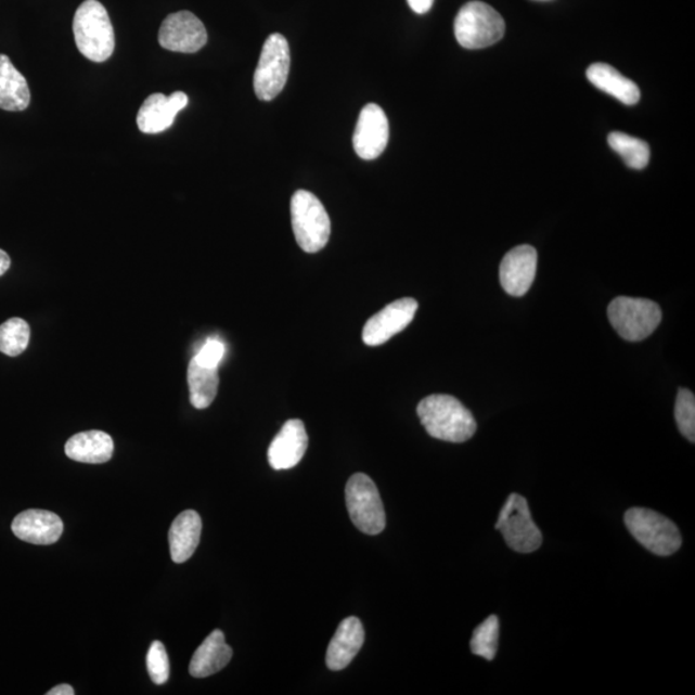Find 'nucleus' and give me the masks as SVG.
I'll return each mask as SVG.
<instances>
[{
	"instance_id": "f257e3e1",
	"label": "nucleus",
	"mask_w": 695,
	"mask_h": 695,
	"mask_svg": "<svg viewBox=\"0 0 695 695\" xmlns=\"http://www.w3.org/2000/svg\"><path fill=\"white\" fill-rule=\"evenodd\" d=\"M417 415L428 435L445 442L463 443L477 432L476 419L458 398L433 395L417 406Z\"/></svg>"
},
{
	"instance_id": "f03ea898",
	"label": "nucleus",
	"mask_w": 695,
	"mask_h": 695,
	"mask_svg": "<svg viewBox=\"0 0 695 695\" xmlns=\"http://www.w3.org/2000/svg\"><path fill=\"white\" fill-rule=\"evenodd\" d=\"M74 37L79 52L93 62H105L115 50V33L108 13L98 0H86L74 16Z\"/></svg>"
},
{
	"instance_id": "7ed1b4c3",
	"label": "nucleus",
	"mask_w": 695,
	"mask_h": 695,
	"mask_svg": "<svg viewBox=\"0 0 695 695\" xmlns=\"http://www.w3.org/2000/svg\"><path fill=\"white\" fill-rule=\"evenodd\" d=\"M291 210L294 236L301 249L309 254L322 250L332 233L325 206L311 192L299 190L292 198Z\"/></svg>"
},
{
	"instance_id": "20e7f679",
	"label": "nucleus",
	"mask_w": 695,
	"mask_h": 695,
	"mask_svg": "<svg viewBox=\"0 0 695 695\" xmlns=\"http://www.w3.org/2000/svg\"><path fill=\"white\" fill-rule=\"evenodd\" d=\"M505 21L500 13L484 2H469L461 7L455 18V37L466 50L497 44L504 37Z\"/></svg>"
},
{
	"instance_id": "39448f33",
	"label": "nucleus",
	"mask_w": 695,
	"mask_h": 695,
	"mask_svg": "<svg viewBox=\"0 0 695 695\" xmlns=\"http://www.w3.org/2000/svg\"><path fill=\"white\" fill-rule=\"evenodd\" d=\"M625 525L638 542L659 556L675 554L683 542L675 523L651 509H630L625 514Z\"/></svg>"
},
{
	"instance_id": "423d86ee",
	"label": "nucleus",
	"mask_w": 695,
	"mask_h": 695,
	"mask_svg": "<svg viewBox=\"0 0 695 695\" xmlns=\"http://www.w3.org/2000/svg\"><path fill=\"white\" fill-rule=\"evenodd\" d=\"M608 318L621 338L640 342L656 332L662 311L657 303L648 299L618 297L608 307Z\"/></svg>"
},
{
	"instance_id": "0eeeda50",
	"label": "nucleus",
	"mask_w": 695,
	"mask_h": 695,
	"mask_svg": "<svg viewBox=\"0 0 695 695\" xmlns=\"http://www.w3.org/2000/svg\"><path fill=\"white\" fill-rule=\"evenodd\" d=\"M494 528L499 529L514 552L529 554L542 545V532L532 519L528 501L519 493H512L507 498Z\"/></svg>"
},
{
	"instance_id": "6e6552de",
	"label": "nucleus",
	"mask_w": 695,
	"mask_h": 695,
	"mask_svg": "<svg viewBox=\"0 0 695 695\" xmlns=\"http://www.w3.org/2000/svg\"><path fill=\"white\" fill-rule=\"evenodd\" d=\"M346 501L350 519L361 532L374 536L384 531L387 519L381 493L366 474L357 473L350 477L346 487Z\"/></svg>"
},
{
	"instance_id": "1a4fd4ad",
	"label": "nucleus",
	"mask_w": 695,
	"mask_h": 695,
	"mask_svg": "<svg viewBox=\"0 0 695 695\" xmlns=\"http://www.w3.org/2000/svg\"><path fill=\"white\" fill-rule=\"evenodd\" d=\"M291 72V48L285 37L272 34L261 50L254 73V91L261 101H272L284 89Z\"/></svg>"
},
{
	"instance_id": "9d476101",
	"label": "nucleus",
	"mask_w": 695,
	"mask_h": 695,
	"mask_svg": "<svg viewBox=\"0 0 695 695\" xmlns=\"http://www.w3.org/2000/svg\"><path fill=\"white\" fill-rule=\"evenodd\" d=\"M208 41L205 26L194 13H171L163 21L159 43L165 50L179 53H196Z\"/></svg>"
},
{
	"instance_id": "9b49d317",
	"label": "nucleus",
	"mask_w": 695,
	"mask_h": 695,
	"mask_svg": "<svg viewBox=\"0 0 695 695\" xmlns=\"http://www.w3.org/2000/svg\"><path fill=\"white\" fill-rule=\"evenodd\" d=\"M417 308V301L412 298L390 303L366 322L362 332L363 343L369 347L383 346L410 325Z\"/></svg>"
},
{
	"instance_id": "f8f14e48",
	"label": "nucleus",
	"mask_w": 695,
	"mask_h": 695,
	"mask_svg": "<svg viewBox=\"0 0 695 695\" xmlns=\"http://www.w3.org/2000/svg\"><path fill=\"white\" fill-rule=\"evenodd\" d=\"M389 141V121L381 106L375 103L362 108L358 118L353 147L363 160H374L384 153Z\"/></svg>"
},
{
	"instance_id": "ddd939ff",
	"label": "nucleus",
	"mask_w": 695,
	"mask_h": 695,
	"mask_svg": "<svg viewBox=\"0 0 695 695\" xmlns=\"http://www.w3.org/2000/svg\"><path fill=\"white\" fill-rule=\"evenodd\" d=\"M537 272V252L520 245L509 252L500 266L502 288L512 297H523L531 288Z\"/></svg>"
},
{
	"instance_id": "4468645a",
	"label": "nucleus",
	"mask_w": 695,
	"mask_h": 695,
	"mask_svg": "<svg viewBox=\"0 0 695 695\" xmlns=\"http://www.w3.org/2000/svg\"><path fill=\"white\" fill-rule=\"evenodd\" d=\"M188 105L189 98L183 92H175L169 98L163 93L151 94L137 115V126L142 133H162L173 126L178 113Z\"/></svg>"
},
{
	"instance_id": "2eb2a0df",
	"label": "nucleus",
	"mask_w": 695,
	"mask_h": 695,
	"mask_svg": "<svg viewBox=\"0 0 695 695\" xmlns=\"http://www.w3.org/2000/svg\"><path fill=\"white\" fill-rule=\"evenodd\" d=\"M308 449V435L301 420H288L268 449V463L274 471L297 466Z\"/></svg>"
},
{
	"instance_id": "dca6fc26",
	"label": "nucleus",
	"mask_w": 695,
	"mask_h": 695,
	"mask_svg": "<svg viewBox=\"0 0 695 695\" xmlns=\"http://www.w3.org/2000/svg\"><path fill=\"white\" fill-rule=\"evenodd\" d=\"M12 532L17 539L34 545H52L64 532V523L57 514L30 509L13 519Z\"/></svg>"
},
{
	"instance_id": "f3484780",
	"label": "nucleus",
	"mask_w": 695,
	"mask_h": 695,
	"mask_svg": "<svg viewBox=\"0 0 695 695\" xmlns=\"http://www.w3.org/2000/svg\"><path fill=\"white\" fill-rule=\"evenodd\" d=\"M364 642L362 622L357 617L343 619L327 646L326 665L332 671H342L361 651Z\"/></svg>"
},
{
	"instance_id": "a211bd4d",
	"label": "nucleus",
	"mask_w": 695,
	"mask_h": 695,
	"mask_svg": "<svg viewBox=\"0 0 695 695\" xmlns=\"http://www.w3.org/2000/svg\"><path fill=\"white\" fill-rule=\"evenodd\" d=\"M233 656L232 648L226 643L220 630L213 631L198 646L191 659L190 673L196 679L208 678L223 670Z\"/></svg>"
},
{
	"instance_id": "6ab92c4d",
	"label": "nucleus",
	"mask_w": 695,
	"mask_h": 695,
	"mask_svg": "<svg viewBox=\"0 0 695 695\" xmlns=\"http://www.w3.org/2000/svg\"><path fill=\"white\" fill-rule=\"evenodd\" d=\"M203 522L194 511H185L178 515L169 531L171 559L181 564L188 562L196 552L202 539Z\"/></svg>"
},
{
	"instance_id": "aec40b11",
	"label": "nucleus",
	"mask_w": 695,
	"mask_h": 695,
	"mask_svg": "<svg viewBox=\"0 0 695 695\" xmlns=\"http://www.w3.org/2000/svg\"><path fill=\"white\" fill-rule=\"evenodd\" d=\"M65 452L78 463L103 464L113 458L114 440L105 432H82L67 440Z\"/></svg>"
},
{
	"instance_id": "412c9836",
	"label": "nucleus",
	"mask_w": 695,
	"mask_h": 695,
	"mask_svg": "<svg viewBox=\"0 0 695 695\" xmlns=\"http://www.w3.org/2000/svg\"><path fill=\"white\" fill-rule=\"evenodd\" d=\"M30 89L9 56L0 54V108L24 112L30 105Z\"/></svg>"
},
{
	"instance_id": "4be33fe9",
	"label": "nucleus",
	"mask_w": 695,
	"mask_h": 695,
	"mask_svg": "<svg viewBox=\"0 0 695 695\" xmlns=\"http://www.w3.org/2000/svg\"><path fill=\"white\" fill-rule=\"evenodd\" d=\"M588 79L601 91L625 103L636 105L640 101V89L634 81L623 77L615 67L607 64H594L588 68Z\"/></svg>"
},
{
	"instance_id": "5701e85b",
	"label": "nucleus",
	"mask_w": 695,
	"mask_h": 695,
	"mask_svg": "<svg viewBox=\"0 0 695 695\" xmlns=\"http://www.w3.org/2000/svg\"><path fill=\"white\" fill-rule=\"evenodd\" d=\"M188 381L191 403L197 410L208 409L215 402L219 387L218 368H208L192 358Z\"/></svg>"
},
{
	"instance_id": "b1692460",
	"label": "nucleus",
	"mask_w": 695,
	"mask_h": 695,
	"mask_svg": "<svg viewBox=\"0 0 695 695\" xmlns=\"http://www.w3.org/2000/svg\"><path fill=\"white\" fill-rule=\"evenodd\" d=\"M608 143L616 153L622 157L628 167L632 169H644L651 159L648 143L621 132L610 133Z\"/></svg>"
},
{
	"instance_id": "393cba45",
	"label": "nucleus",
	"mask_w": 695,
	"mask_h": 695,
	"mask_svg": "<svg viewBox=\"0 0 695 695\" xmlns=\"http://www.w3.org/2000/svg\"><path fill=\"white\" fill-rule=\"evenodd\" d=\"M30 340V326L23 319L13 318L0 326V352L10 357L24 353Z\"/></svg>"
},
{
	"instance_id": "a878e982",
	"label": "nucleus",
	"mask_w": 695,
	"mask_h": 695,
	"mask_svg": "<svg viewBox=\"0 0 695 695\" xmlns=\"http://www.w3.org/2000/svg\"><path fill=\"white\" fill-rule=\"evenodd\" d=\"M500 635V622L497 616H490L473 632L471 648L473 655L487 660L497 657Z\"/></svg>"
},
{
	"instance_id": "bb28decb",
	"label": "nucleus",
	"mask_w": 695,
	"mask_h": 695,
	"mask_svg": "<svg viewBox=\"0 0 695 695\" xmlns=\"http://www.w3.org/2000/svg\"><path fill=\"white\" fill-rule=\"evenodd\" d=\"M675 419L681 435L690 439L692 443L695 440V397L693 391L679 389Z\"/></svg>"
},
{
	"instance_id": "cd10ccee",
	"label": "nucleus",
	"mask_w": 695,
	"mask_h": 695,
	"mask_svg": "<svg viewBox=\"0 0 695 695\" xmlns=\"http://www.w3.org/2000/svg\"><path fill=\"white\" fill-rule=\"evenodd\" d=\"M146 662L151 680L157 685L167 683L170 675L169 657L159 640L151 644Z\"/></svg>"
},
{
	"instance_id": "c85d7f7f",
	"label": "nucleus",
	"mask_w": 695,
	"mask_h": 695,
	"mask_svg": "<svg viewBox=\"0 0 695 695\" xmlns=\"http://www.w3.org/2000/svg\"><path fill=\"white\" fill-rule=\"evenodd\" d=\"M224 356V346L222 342L209 339L200 349V352L194 357L198 363L208 368H218L220 361Z\"/></svg>"
},
{
	"instance_id": "c756f323",
	"label": "nucleus",
	"mask_w": 695,
	"mask_h": 695,
	"mask_svg": "<svg viewBox=\"0 0 695 695\" xmlns=\"http://www.w3.org/2000/svg\"><path fill=\"white\" fill-rule=\"evenodd\" d=\"M408 2L412 11L417 13V15H424V13L432 10L435 0H408Z\"/></svg>"
},
{
	"instance_id": "7c9ffc66",
	"label": "nucleus",
	"mask_w": 695,
	"mask_h": 695,
	"mask_svg": "<svg viewBox=\"0 0 695 695\" xmlns=\"http://www.w3.org/2000/svg\"><path fill=\"white\" fill-rule=\"evenodd\" d=\"M48 695H74L75 692L72 685L61 684L54 686L52 691L47 693Z\"/></svg>"
},
{
	"instance_id": "2f4dec72",
	"label": "nucleus",
	"mask_w": 695,
	"mask_h": 695,
	"mask_svg": "<svg viewBox=\"0 0 695 695\" xmlns=\"http://www.w3.org/2000/svg\"><path fill=\"white\" fill-rule=\"evenodd\" d=\"M10 267H11V258L9 254L0 249V276H3V274L10 270Z\"/></svg>"
},
{
	"instance_id": "473e14b6",
	"label": "nucleus",
	"mask_w": 695,
	"mask_h": 695,
	"mask_svg": "<svg viewBox=\"0 0 695 695\" xmlns=\"http://www.w3.org/2000/svg\"><path fill=\"white\" fill-rule=\"evenodd\" d=\"M539 2H545V0H539Z\"/></svg>"
}]
</instances>
